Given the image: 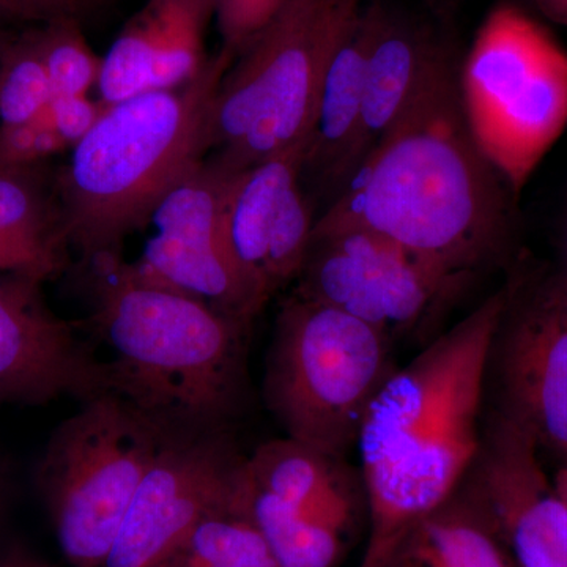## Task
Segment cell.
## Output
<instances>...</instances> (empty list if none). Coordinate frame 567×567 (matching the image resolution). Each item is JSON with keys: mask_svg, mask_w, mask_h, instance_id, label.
<instances>
[{"mask_svg": "<svg viewBox=\"0 0 567 567\" xmlns=\"http://www.w3.org/2000/svg\"><path fill=\"white\" fill-rule=\"evenodd\" d=\"M41 286L0 276V402L40 405L112 393L110 365L82 341L76 323L52 311Z\"/></svg>", "mask_w": 567, "mask_h": 567, "instance_id": "5bb4252c", "label": "cell"}, {"mask_svg": "<svg viewBox=\"0 0 567 567\" xmlns=\"http://www.w3.org/2000/svg\"><path fill=\"white\" fill-rule=\"evenodd\" d=\"M472 281L388 238L352 227L312 233L293 292L371 324L395 344Z\"/></svg>", "mask_w": 567, "mask_h": 567, "instance_id": "9c48e42d", "label": "cell"}, {"mask_svg": "<svg viewBox=\"0 0 567 567\" xmlns=\"http://www.w3.org/2000/svg\"><path fill=\"white\" fill-rule=\"evenodd\" d=\"M41 61L54 96L89 95L102 73L103 58L93 51L74 14L52 18L33 28Z\"/></svg>", "mask_w": 567, "mask_h": 567, "instance_id": "d4e9b609", "label": "cell"}, {"mask_svg": "<svg viewBox=\"0 0 567 567\" xmlns=\"http://www.w3.org/2000/svg\"><path fill=\"white\" fill-rule=\"evenodd\" d=\"M382 567H514L486 518L461 492L416 522Z\"/></svg>", "mask_w": 567, "mask_h": 567, "instance_id": "44dd1931", "label": "cell"}, {"mask_svg": "<svg viewBox=\"0 0 567 567\" xmlns=\"http://www.w3.org/2000/svg\"><path fill=\"white\" fill-rule=\"evenodd\" d=\"M248 457L227 432L174 435L142 477L106 567H151L189 529L237 502Z\"/></svg>", "mask_w": 567, "mask_h": 567, "instance_id": "8fae6325", "label": "cell"}, {"mask_svg": "<svg viewBox=\"0 0 567 567\" xmlns=\"http://www.w3.org/2000/svg\"><path fill=\"white\" fill-rule=\"evenodd\" d=\"M486 518L514 567H567V503L535 440L488 410L483 443L457 488Z\"/></svg>", "mask_w": 567, "mask_h": 567, "instance_id": "7c38bea8", "label": "cell"}, {"mask_svg": "<svg viewBox=\"0 0 567 567\" xmlns=\"http://www.w3.org/2000/svg\"><path fill=\"white\" fill-rule=\"evenodd\" d=\"M234 61L219 48L193 81L112 104L74 145L55 189L82 262L122 252L164 197L207 162L216 96Z\"/></svg>", "mask_w": 567, "mask_h": 567, "instance_id": "277c9868", "label": "cell"}, {"mask_svg": "<svg viewBox=\"0 0 567 567\" xmlns=\"http://www.w3.org/2000/svg\"><path fill=\"white\" fill-rule=\"evenodd\" d=\"M565 271V274L567 275V237H566V270H563Z\"/></svg>", "mask_w": 567, "mask_h": 567, "instance_id": "e575fe53", "label": "cell"}, {"mask_svg": "<svg viewBox=\"0 0 567 567\" xmlns=\"http://www.w3.org/2000/svg\"><path fill=\"white\" fill-rule=\"evenodd\" d=\"M70 249L55 177L43 163L0 164V276L44 284L65 270Z\"/></svg>", "mask_w": 567, "mask_h": 567, "instance_id": "ac0fdd59", "label": "cell"}, {"mask_svg": "<svg viewBox=\"0 0 567 567\" xmlns=\"http://www.w3.org/2000/svg\"><path fill=\"white\" fill-rule=\"evenodd\" d=\"M48 110L55 132L73 148L102 121L110 104L89 95H61L51 100Z\"/></svg>", "mask_w": 567, "mask_h": 567, "instance_id": "f1b7e54d", "label": "cell"}, {"mask_svg": "<svg viewBox=\"0 0 567 567\" xmlns=\"http://www.w3.org/2000/svg\"><path fill=\"white\" fill-rule=\"evenodd\" d=\"M0 164H2V162H0Z\"/></svg>", "mask_w": 567, "mask_h": 567, "instance_id": "d590c367", "label": "cell"}, {"mask_svg": "<svg viewBox=\"0 0 567 567\" xmlns=\"http://www.w3.org/2000/svg\"><path fill=\"white\" fill-rule=\"evenodd\" d=\"M374 39L365 65L360 166L451 51L427 24L372 0ZM360 169V167H358Z\"/></svg>", "mask_w": 567, "mask_h": 567, "instance_id": "2e32d148", "label": "cell"}, {"mask_svg": "<svg viewBox=\"0 0 567 567\" xmlns=\"http://www.w3.org/2000/svg\"><path fill=\"white\" fill-rule=\"evenodd\" d=\"M252 483L305 516L352 527L365 503L363 477L358 480L344 457L330 456L287 439L264 443L248 457Z\"/></svg>", "mask_w": 567, "mask_h": 567, "instance_id": "d6986e66", "label": "cell"}, {"mask_svg": "<svg viewBox=\"0 0 567 567\" xmlns=\"http://www.w3.org/2000/svg\"><path fill=\"white\" fill-rule=\"evenodd\" d=\"M473 140L517 196L567 128V51L514 3L494 7L458 66Z\"/></svg>", "mask_w": 567, "mask_h": 567, "instance_id": "52a82bcc", "label": "cell"}, {"mask_svg": "<svg viewBox=\"0 0 567 567\" xmlns=\"http://www.w3.org/2000/svg\"><path fill=\"white\" fill-rule=\"evenodd\" d=\"M554 480L555 488H557L558 494L563 496V499L567 503V462H561L557 473L551 477Z\"/></svg>", "mask_w": 567, "mask_h": 567, "instance_id": "1f68e13d", "label": "cell"}, {"mask_svg": "<svg viewBox=\"0 0 567 567\" xmlns=\"http://www.w3.org/2000/svg\"><path fill=\"white\" fill-rule=\"evenodd\" d=\"M365 0H289L227 71L212 117L224 174L309 140L323 78Z\"/></svg>", "mask_w": 567, "mask_h": 567, "instance_id": "5b68a950", "label": "cell"}, {"mask_svg": "<svg viewBox=\"0 0 567 567\" xmlns=\"http://www.w3.org/2000/svg\"><path fill=\"white\" fill-rule=\"evenodd\" d=\"M33 28L0 32V122L33 121L54 99Z\"/></svg>", "mask_w": 567, "mask_h": 567, "instance_id": "cb8c5ba5", "label": "cell"}, {"mask_svg": "<svg viewBox=\"0 0 567 567\" xmlns=\"http://www.w3.org/2000/svg\"><path fill=\"white\" fill-rule=\"evenodd\" d=\"M535 3L544 17L567 28V0H535Z\"/></svg>", "mask_w": 567, "mask_h": 567, "instance_id": "4dcf8cb0", "label": "cell"}, {"mask_svg": "<svg viewBox=\"0 0 567 567\" xmlns=\"http://www.w3.org/2000/svg\"><path fill=\"white\" fill-rule=\"evenodd\" d=\"M80 2L85 9L91 10L92 7L100 6V3L106 2V0H80Z\"/></svg>", "mask_w": 567, "mask_h": 567, "instance_id": "d6a6232c", "label": "cell"}, {"mask_svg": "<svg viewBox=\"0 0 567 567\" xmlns=\"http://www.w3.org/2000/svg\"><path fill=\"white\" fill-rule=\"evenodd\" d=\"M289 0H218L216 25L223 50L237 59Z\"/></svg>", "mask_w": 567, "mask_h": 567, "instance_id": "83f0119b", "label": "cell"}, {"mask_svg": "<svg viewBox=\"0 0 567 567\" xmlns=\"http://www.w3.org/2000/svg\"><path fill=\"white\" fill-rule=\"evenodd\" d=\"M216 9L218 0H145L103 58L100 100L112 106L193 81L210 59Z\"/></svg>", "mask_w": 567, "mask_h": 567, "instance_id": "9a60e30c", "label": "cell"}, {"mask_svg": "<svg viewBox=\"0 0 567 567\" xmlns=\"http://www.w3.org/2000/svg\"><path fill=\"white\" fill-rule=\"evenodd\" d=\"M432 3H434V6H443V3H446L447 0H431Z\"/></svg>", "mask_w": 567, "mask_h": 567, "instance_id": "836d02e7", "label": "cell"}, {"mask_svg": "<svg viewBox=\"0 0 567 567\" xmlns=\"http://www.w3.org/2000/svg\"><path fill=\"white\" fill-rule=\"evenodd\" d=\"M491 409L567 462V275L513 281L488 354Z\"/></svg>", "mask_w": 567, "mask_h": 567, "instance_id": "30bf717a", "label": "cell"}, {"mask_svg": "<svg viewBox=\"0 0 567 567\" xmlns=\"http://www.w3.org/2000/svg\"><path fill=\"white\" fill-rule=\"evenodd\" d=\"M309 140L298 142L235 175L223 207V238L230 259L267 305L268 241L282 194L300 181Z\"/></svg>", "mask_w": 567, "mask_h": 567, "instance_id": "ffe728a7", "label": "cell"}, {"mask_svg": "<svg viewBox=\"0 0 567 567\" xmlns=\"http://www.w3.org/2000/svg\"><path fill=\"white\" fill-rule=\"evenodd\" d=\"M458 66L451 50L312 233L368 230L472 279L505 254L513 193L473 140Z\"/></svg>", "mask_w": 567, "mask_h": 567, "instance_id": "6da1fadb", "label": "cell"}, {"mask_svg": "<svg viewBox=\"0 0 567 567\" xmlns=\"http://www.w3.org/2000/svg\"><path fill=\"white\" fill-rule=\"evenodd\" d=\"M372 39L374 10L365 2L324 74L305 153L301 177L309 175L323 188L333 189L336 197L360 167L365 65Z\"/></svg>", "mask_w": 567, "mask_h": 567, "instance_id": "e0dca14e", "label": "cell"}, {"mask_svg": "<svg viewBox=\"0 0 567 567\" xmlns=\"http://www.w3.org/2000/svg\"><path fill=\"white\" fill-rule=\"evenodd\" d=\"M230 181L207 158L175 186L153 213L156 234L133 265L145 281L252 323L265 303L235 267L223 238V207Z\"/></svg>", "mask_w": 567, "mask_h": 567, "instance_id": "4fadbf2b", "label": "cell"}, {"mask_svg": "<svg viewBox=\"0 0 567 567\" xmlns=\"http://www.w3.org/2000/svg\"><path fill=\"white\" fill-rule=\"evenodd\" d=\"M395 369L388 336L292 292L276 317L264 398L289 439L346 458Z\"/></svg>", "mask_w": 567, "mask_h": 567, "instance_id": "8992f818", "label": "cell"}, {"mask_svg": "<svg viewBox=\"0 0 567 567\" xmlns=\"http://www.w3.org/2000/svg\"><path fill=\"white\" fill-rule=\"evenodd\" d=\"M112 393L173 435L226 432L244 412L252 323L145 281L122 252L85 260Z\"/></svg>", "mask_w": 567, "mask_h": 567, "instance_id": "3957f363", "label": "cell"}, {"mask_svg": "<svg viewBox=\"0 0 567 567\" xmlns=\"http://www.w3.org/2000/svg\"><path fill=\"white\" fill-rule=\"evenodd\" d=\"M87 11L80 0H0V32L43 24L63 14L82 18Z\"/></svg>", "mask_w": 567, "mask_h": 567, "instance_id": "f546056e", "label": "cell"}, {"mask_svg": "<svg viewBox=\"0 0 567 567\" xmlns=\"http://www.w3.org/2000/svg\"><path fill=\"white\" fill-rule=\"evenodd\" d=\"M248 466V464H246ZM248 473V470H246ZM245 487L233 506L197 522L155 565L169 567H279L245 507Z\"/></svg>", "mask_w": 567, "mask_h": 567, "instance_id": "603a6c76", "label": "cell"}, {"mask_svg": "<svg viewBox=\"0 0 567 567\" xmlns=\"http://www.w3.org/2000/svg\"><path fill=\"white\" fill-rule=\"evenodd\" d=\"M245 507L279 567H336L349 525L305 516L246 475Z\"/></svg>", "mask_w": 567, "mask_h": 567, "instance_id": "7402d4cb", "label": "cell"}, {"mask_svg": "<svg viewBox=\"0 0 567 567\" xmlns=\"http://www.w3.org/2000/svg\"><path fill=\"white\" fill-rule=\"evenodd\" d=\"M171 436L115 393L84 401L55 429L37 484L71 563L106 561L142 477Z\"/></svg>", "mask_w": 567, "mask_h": 567, "instance_id": "ba28073f", "label": "cell"}, {"mask_svg": "<svg viewBox=\"0 0 567 567\" xmlns=\"http://www.w3.org/2000/svg\"><path fill=\"white\" fill-rule=\"evenodd\" d=\"M315 224V213L300 178L282 194L271 227L267 256V284L271 297L287 284L297 281L311 246Z\"/></svg>", "mask_w": 567, "mask_h": 567, "instance_id": "484cf974", "label": "cell"}, {"mask_svg": "<svg viewBox=\"0 0 567 567\" xmlns=\"http://www.w3.org/2000/svg\"><path fill=\"white\" fill-rule=\"evenodd\" d=\"M513 281L398 368L361 424L369 535L361 567H382L402 536L445 505L483 443L488 354Z\"/></svg>", "mask_w": 567, "mask_h": 567, "instance_id": "7a4b0ae2", "label": "cell"}, {"mask_svg": "<svg viewBox=\"0 0 567 567\" xmlns=\"http://www.w3.org/2000/svg\"><path fill=\"white\" fill-rule=\"evenodd\" d=\"M50 106V104H48ZM48 106L33 121L0 125V162L10 166H32L59 155L70 145L52 126Z\"/></svg>", "mask_w": 567, "mask_h": 567, "instance_id": "4316f807", "label": "cell"}]
</instances>
